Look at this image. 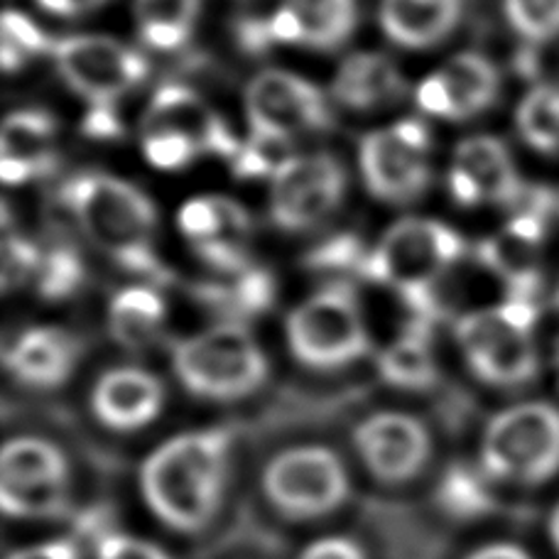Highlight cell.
Listing matches in <instances>:
<instances>
[{"instance_id":"7bdbcfd3","label":"cell","mask_w":559,"mask_h":559,"mask_svg":"<svg viewBox=\"0 0 559 559\" xmlns=\"http://www.w3.org/2000/svg\"><path fill=\"white\" fill-rule=\"evenodd\" d=\"M466 559H533L525 550H521L518 545H508V543H496V545H486L478 547L476 552L468 555Z\"/></svg>"},{"instance_id":"e575fe53","label":"cell","mask_w":559,"mask_h":559,"mask_svg":"<svg viewBox=\"0 0 559 559\" xmlns=\"http://www.w3.org/2000/svg\"><path fill=\"white\" fill-rule=\"evenodd\" d=\"M506 17L527 43L559 37V0H503Z\"/></svg>"},{"instance_id":"d590c367","label":"cell","mask_w":559,"mask_h":559,"mask_svg":"<svg viewBox=\"0 0 559 559\" xmlns=\"http://www.w3.org/2000/svg\"><path fill=\"white\" fill-rule=\"evenodd\" d=\"M39 261H43V248L27 241L23 236H5L3 243V287L13 289L35 280Z\"/></svg>"},{"instance_id":"30bf717a","label":"cell","mask_w":559,"mask_h":559,"mask_svg":"<svg viewBox=\"0 0 559 559\" xmlns=\"http://www.w3.org/2000/svg\"><path fill=\"white\" fill-rule=\"evenodd\" d=\"M429 153L432 135L415 118L368 133L361 143V173L368 192L388 204L415 202L432 182Z\"/></svg>"},{"instance_id":"836d02e7","label":"cell","mask_w":559,"mask_h":559,"mask_svg":"<svg viewBox=\"0 0 559 559\" xmlns=\"http://www.w3.org/2000/svg\"><path fill=\"white\" fill-rule=\"evenodd\" d=\"M49 47L47 35L27 15L17 10H5L3 15V67L5 72H17L33 62Z\"/></svg>"},{"instance_id":"ab89813d","label":"cell","mask_w":559,"mask_h":559,"mask_svg":"<svg viewBox=\"0 0 559 559\" xmlns=\"http://www.w3.org/2000/svg\"><path fill=\"white\" fill-rule=\"evenodd\" d=\"M84 133L94 140H116L121 135V121L114 106H92L84 118Z\"/></svg>"},{"instance_id":"5b68a950","label":"cell","mask_w":559,"mask_h":559,"mask_svg":"<svg viewBox=\"0 0 559 559\" xmlns=\"http://www.w3.org/2000/svg\"><path fill=\"white\" fill-rule=\"evenodd\" d=\"M287 344L299 364L336 371L371 348L361 307L346 280H334L287 317Z\"/></svg>"},{"instance_id":"484cf974","label":"cell","mask_w":559,"mask_h":559,"mask_svg":"<svg viewBox=\"0 0 559 559\" xmlns=\"http://www.w3.org/2000/svg\"><path fill=\"white\" fill-rule=\"evenodd\" d=\"M197 295L218 317L226 319L224 324H241L246 319H253L273 307L275 277L265 267L251 265L248 271L238 273L231 283L202 285Z\"/></svg>"},{"instance_id":"b9f144b4","label":"cell","mask_w":559,"mask_h":559,"mask_svg":"<svg viewBox=\"0 0 559 559\" xmlns=\"http://www.w3.org/2000/svg\"><path fill=\"white\" fill-rule=\"evenodd\" d=\"M106 0H37L39 8H45L47 13L59 17H79L92 13V10L102 8Z\"/></svg>"},{"instance_id":"4fadbf2b","label":"cell","mask_w":559,"mask_h":559,"mask_svg":"<svg viewBox=\"0 0 559 559\" xmlns=\"http://www.w3.org/2000/svg\"><path fill=\"white\" fill-rule=\"evenodd\" d=\"M246 114L251 128L297 138L332 128V108L307 79L280 72L258 74L246 88Z\"/></svg>"},{"instance_id":"d6986e66","label":"cell","mask_w":559,"mask_h":559,"mask_svg":"<svg viewBox=\"0 0 559 559\" xmlns=\"http://www.w3.org/2000/svg\"><path fill=\"white\" fill-rule=\"evenodd\" d=\"M165 405V388L143 368L104 373L92 391L94 417L111 432H138L153 425Z\"/></svg>"},{"instance_id":"ffe728a7","label":"cell","mask_w":559,"mask_h":559,"mask_svg":"<svg viewBox=\"0 0 559 559\" xmlns=\"http://www.w3.org/2000/svg\"><path fill=\"white\" fill-rule=\"evenodd\" d=\"M59 165L57 121L39 108H23L5 118L0 135V175L5 185H25L52 175Z\"/></svg>"},{"instance_id":"ac0fdd59","label":"cell","mask_w":559,"mask_h":559,"mask_svg":"<svg viewBox=\"0 0 559 559\" xmlns=\"http://www.w3.org/2000/svg\"><path fill=\"white\" fill-rule=\"evenodd\" d=\"M498 94H501V74L491 59L462 52L419 84L417 106L444 121H468L488 111Z\"/></svg>"},{"instance_id":"f6af8a7d","label":"cell","mask_w":559,"mask_h":559,"mask_svg":"<svg viewBox=\"0 0 559 559\" xmlns=\"http://www.w3.org/2000/svg\"><path fill=\"white\" fill-rule=\"evenodd\" d=\"M557 305H559V293H557Z\"/></svg>"},{"instance_id":"e0dca14e","label":"cell","mask_w":559,"mask_h":559,"mask_svg":"<svg viewBox=\"0 0 559 559\" xmlns=\"http://www.w3.org/2000/svg\"><path fill=\"white\" fill-rule=\"evenodd\" d=\"M143 131L175 135L199 157L218 155L228 163L241 147L224 118L202 96L182 84H165L157 88L143 118Z\"/></svg>"},{"instance_id":"74e56055","label":"cell","mask_w":559,"mask_h":559,"mask_svg":"<svg viewBox=\"0 0 559 559\" xmlns=\"http://www.w3.org/2000/svg\"><path fill=\"white\" fill-rule=\"evenodd\" d=\"M297 559H366V552L352 537L329 535L307 545Z\"/></svg>"},{"instance_id":"4316f807","label":"cell","mask_w":559,"mask_h":559,"mask_svg":"<svg viewBox=\"0 0 559 559\" xmlns=\"http://www.w3.org/2000/svg\"><path fill=\"white\" fill-rule=\"evenodd\" d=\"M432 334L417 326H405L403 336L378 356V373L383 381L401 391H429L439 371L432 356Z\"/></svg>"},{"instance_id":"60d3db41","label":"cell","mask_w":559,"mask_h":559,"mask_svg":"<svg viewBox=\"0 0 559 559\" xmlns=\"http://www.w3.org/2000/svg\"><path fill=\"white\" fill-rule=\"evenodd\" d=\"M5 559H79V550L74 540H49L39 545H27L20 550L10 552Z\"/></svg>"},{"instance_id":"ee69618b","label":"cell","mask_w":559,"mask_h":559,"mask_svg":"<svg viewBox=\"0 0 559 559\" xmlns=\"http://www.w3.org/2000/svg\"><path fill=\"white\" fill-rule=\"evenodd\" d=\"M550 537H552V543H555L557 552H559V506L555 508V513L550 518Z\"/></svg>"},{"instance_id":"6da1fadb","label":"cell","mask_w":559,"mask_h":559,"mask_svg":"<svg viewBox=\"0 0 559 559\" xmlns=\"http://www.w3.org/2000/svg\"><path fill=\"white\" fill-rule=\"evenodd\" d=\"M231 435L226 429H199L159 444L140 466L143 501L159 523L182 535H197L222 511Z\"/></svg>"},{"instance_id":"d4e9b609","label":"cell","mask_w":559,"mask_h":559,"mask_svg":"<svg viewBox=\"0 0 559 559\" xmlns=\"http://www.w3.org/2000/svg\"><path fill=\"white\" fill-rule=\"evenodd\" d=\"M165 322V299L153 287H126L108 309V329L116 344L128 352H145L159 336Z\"/></svg>"},{"instance_id":"603a6c76","label":"cell","mask_w":559,"mask_h":559,"mask_svg":"<svg viewBox=\"0 0 559 559\" xmlns=\"http://www.w3.org/2000/svg\"><path fill=\"white\" fill-rule=\"evenodd\" d=\"M405 92L407 84L397 67L388 57L373 52L348 57L332 84L334 102L354 111H378L401 102Z\"/></svg>"},{"instance_id":"277c9868","label":"cell","mask_w":559,"mask_h":559,"mask_svg":"<svg viewBox=\"0 0 559 559\" xmlns=\"http://www.w3.org/2000/svg\"><path fill=\"white\" fill-rule=\"evenodd\" d=\"M175 373L189 393L204 401H238L267 378V361L241 324H218L173 348Z\"/></svg>"},{"instance_id":"3957f363","label":"cell","mask_w":559,"mask_h":559,"mask_svg":"<svg viewBox=\"0 0 559 559\" xmlns=\"http://www.w3.org/2000/svg\"><path fill=\"white\" fill-rule=\"evenodd\" d=\"M537 305L506 299L459 319L456 338L472 373L493 388H523L535 381L540 358L535 348Z\"/></svg>"},{"instance_id":"5bb4252c","label":"cell","mask_w":559,"mask_h":559,"mask_svg":"<svg viewBox=\"0 0 559 559\" xmlns=\"http://www.w3.org/2000/svg\"><path fill=\"white\" fill-rule=\"evenodd\" d=\"M356 454L376 481L401 486L413 481L432 454L429 429L405 413H376L354 429Z\"/></svg>"},{"instance_id":"8992f818","label":"cell","mask_w":559,"mask_h":559,"mask_svg":"<svg viewBox=\"0 0 559 559\" xmlns=\"http://www.w3.org/2000/svg\"><path fill=\"white\" fill-rule=\"evenodd\" d=\"M481 468L488 478L523 486L545 484L559 472V411L523 403L498 413L481 439Z\"/></svg>"},{"instance_id":"9c48e42d","label":"cell","mask_w":559,"mask_h":559,"mask_svg":"<svg viewBox=\"0 0 559 559\" xmlns=\"http://www.w3.org/2000/svg\"><path fill=\"white\" fill-rule=\"evenodd\" d=\"M69 462L43 437H13L0 456V506L8 518L45 521L67 511Z\"/></svg>"},{"instance_id":"7a4b0ae2","label":"cell","mask_w":559,"mask_h":559,"mask_svg":"<svg viewBox=\"0 0 559 559\" xmlns=\"http://www.w3.org/2000/svg\"><path fill=\"white\" fill-rule=\"evenodd\" d=\"M62 204L74 214L88 241L118 265L147 283H167V267L153 248L157 212L138 187L102 173L76 175L62 189Z\"/></svg>"},{"instance_id":"9a60e30c","label":"cell","mask_w":559,"mask_h":559,"mask_svg":"<svg viewBox=\"0 0 559 559\" xmlns=\"http://www.w3.org/2000/svg\"><path fill=\"white\" fill-rule=\"evenodd\" d=\"M179 228L197 255L214 271L238 275L251 267L253 224L246 209L231 199H192L179 212Z\"/></svg>"},{"instance_id":"cb8c5ba5","label":"cell","mask_w":559,"mask_h":559,"mask_svg":"<svg viewBox=\"0 0 559 559\" xmlns=\"http://www.w3.org/2000/svg\"><path fill=\"white\" fill-rule=\"evenodd\" d=\"M464 0H383V33L407 49L435 47L454 33Z\"/></svg>"},{"instance_id":"7402d4cb","label":"cell","mask_w":559,"mask_h":559,"mask_svg":"<svg viewBox=\"0 0 559 559\" xmlns=\"http://www.w3.org/2000/svg\"><path fill=\"white\" fill-rule=\"evenodd\" d=\"M356 17V0H285L271 15V29L275 43L329 52L352 37Z\"/></svg>"},{"instance_id":"44dd1931","label":"cell","mask_w":559,"mask_h":559,"mask_svg":"<svg viewBox=\"0 0 559 559\" xmlns=\"http://www.w3.org/2000/svg\"><path fill=\"white\" fill-rule=\"evenodd\" d=\"M79 356L82 344L74 334L57 326H35L5 348V368L20 383L37 391H52L69 381Z\"/></svg>"},{"instance_id":"8d00e7d4","label":"cell","mask_w":559,"mask_h":559,"mask_svg":"<svg viewBox=\"0 0 559 559\" xmlns=\"http://www.w3.org/2000/svg\"><path fill=\"white\" fill-rule=\"evenodd\" d=\"M96 559H173L155 543L126 533H106L96 543Z\"/></svg>"},{"instance_id":"f1b7e54d","label":"cell","mask_w":559,"mask_h":559,"mask_svg":"<svg viewBox=\"0 0 559 559\" xmlns=\"http://www.w3.org/2000/svg\"><path fill=\"white\" fill-rule=\"evenodd\" d=\"M488 478L466 464H454L439 478L437 503L454 521H476L493 508V496L488 488Z\"/></svg>"},{"instance_id":"52a82bcc","label":"cell","mask_w":559,"mask_h":559,"mask_svg":"<svg viewBox=\"0 0 559 559\" xmlns=\"http://www.w3.org/2000/svg\"><path fill=\"white\" fill-rule=\"evenodd\" d=\"M261 488L265 501L287 521H319L348 501L352 478L334 449L297 444L267 459Z\"/></svg>"},{"instance_id":"d6a6232c","label":"cell","mask_w":559,"mask_h":559,"mask_svg":"<svg viewBox=\"0 0 559 559\" xmlns=\"http://www.w3.org/2000/svg\"><path fill=\"white\" fill-rule=\"evenodd\" d=\"M368 263V253L361 243V238H356L354 234H338L326 238L319 246H314L312 251L305 255V265L314 273H334V275H344L352 273L364 277Z\"/></svg>"},{"instance_id":"f35d334b","label":"cell","mask_w":559,"mask_h":559,"mask_svg":"<svg viewBox=\"0 0 559 559\" xmlns=\"http://www.w3.org/2000/svg\"><path fill=\"white\" fill-rule=\"evenodd\" d=\"M236 37H238V45H241L246 52L263 55L267 47L275 45V37H273V29H271V17L238 20Z\"/></svg>"},{"instance_id":"ba28073f","label":"cell","mask_w":559,"mask_h":559,"mask_svg":"<svg viewBox=\"0 0 559 559\" xmlns=\"http://www.w3.org/2000/svg\"><path fill=\"white\" fill-rule=\"evenodd\" d=\"M466 253L464 238L432 218H403L388 231L376 251L368 253L364 277L415 295L435 289L437 280Z\"/></svg>"},{"instance_id":"f546056e","label":"cell","mask_w":559,"mask_h":559,"mask_svg":"<svg viewBox=\"0 0 559 559\" xmlns=\"http://www.w3.org/2000/svg\"><path fill=\"white\" fill-rule=\"evenodd\" d=\"M518 131L531 147L559 155V82L540 84L518 106Z\"/></svg>"},{"instance_id":"4dcf8cb0","label":"cell","mask_w":559,"mask_h":559,"mask_svg":"<svg viewBox=\"0 0 559 559\" xmlns=\"http://www.w3.org/2000/svg\"><path fill=\"white\" fill-rule=\"evenodd\" d=\"M297 155L293 138L251 128V135L238 147L236 157L231 159V167L238 179H273Z\"/></svg>"},{"instance_id":"7c38bea8","label":"cell","mask_w":559,"mask_h":559,"mask_svg":"<svg viewBox=\"0 0 559 559\" xmlns=\"http://www.w3.org/2000/svg\"><path fill=\"white\" fill-rule=\"evenodd\" d=\"M346 173L332 155L295 157L273 177L271 216L285 231H307L342 204Z\"/></svg>"},{"instance_id":"83f0119b","label":"cell","mask_w":559,"mask_h":559,"mask_svg":"<svg viewBox=\"0 0 559 559\" xmlns=\"http://www.w3.org/2000/svg\"><path fill=\"white\" fill-rule=\"evenodd\" d=\"M202 0H135L140 39L159 52L187 45L194 33Z\"/></svg>"},{"instance_id":"2e32d148","label":"cell","mask_w":559,"mask_h":559,"mask_svg":"<svg viewBox=\"0 0 559 559\" xmlns=\"http://www.w3.org/2000/svg\"><path fill=\"white\" fill-rule=\"evenodd\" d=\"M525 189L511 153L498 138L476 135L456 147L449 169V192L456 204H493L513 212Z\"/></svg>"},{"instance_id":"1f68e13d","label":"cell","mask_w":559,"mask_h":559,"mask_svg":"<svg viewBox=\"0 0 559 559\" xmlns=\"http://www.w3.org/2000/svg\"><path fill=\"white\" fill-rule=\"evenodd\" d=\"M84 283V261L74 246L69 243H55L43 251V261H39L35 287L37 293L52 302H62V299L72 297Z\"/></svg>"},{"instance_id":"8fae6325","label":"cell","mask_w":559,"mask_h":559,"mask_svg":"<svg viewBox=\"0 0 559 559\" xmlns=\"http://www.w3.org/2000/svg\"><path fill=\"white\" fill-rule=\"evenodd\" d=\"M59 76L92 106H114L147 76L138 49L104 35H74L52 45Z\"/></svg>"}]
</instances>
